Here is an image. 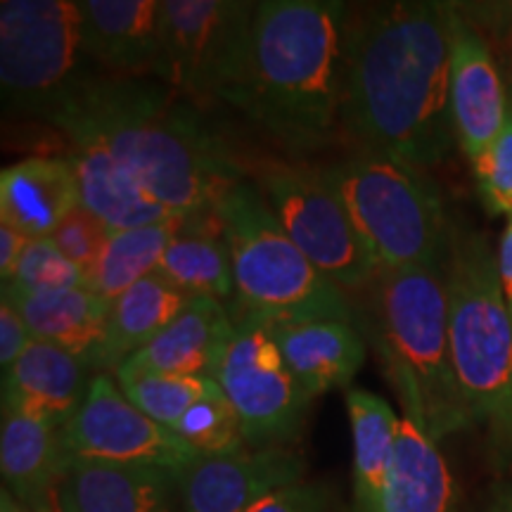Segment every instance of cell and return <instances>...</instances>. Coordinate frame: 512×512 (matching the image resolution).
<instances>
[{"instance_id":"6da1fadb","label":"cell","mask_w":512,"mask_h":512,"mask_svg":"<svg viewBox=\"0 0 512 512\" xmlns=\"http://www.w3.org/2000/svg\"><path fill=\"white\" fill-rule=\"evenodd\" d=\"M342 131L358 150L437 169L458 145L451 112V5H349Z\"/></svg>"},{"instance_id":"7a4b0ae2","label":"cell","mask_w":512,"mask_h":512,"mask_svg":"<svg viewBox=\"0 0 512 512\" xmlns=\"http://www.w3.org/2000/svg\"><path fill=\"white\" fill-rule=\"evenodd\" d=\"M48 124L100 136L171 214L214 209L245 181L200 105L155 76H88Z\"/></svg>"},{"instance_id":"3957f363","label":"cell","mask_w":512,"mask_h":512,"mask_svg":"<svg viewBox=\"0 0 512 512\" xmlns=\"http://www.w3.org/2000/svg\"><path fill=\"white\" fill-rule=\"evenodd\" d=\"M339 0L256 3L240 110L287 155H316L342 136L344 19Z\"/></svg>"},{"instance_id":"277c9868","label":"cell","mask_w":512,"mask_h":512,"mask_svg":"<svg viewBox=\"0 0 512 512\" xmlns=\"http://www.w3.org/2000/svg\"><path fill=\"white\" fill-rule=\"evenodd\" d=\"M368 297L366 330L403 411L437 441L470 430L448 335V294L441 268H380Z\"/></svg>"},{"instance_id":"5b68a950","label":"cell","mask_w":512,"mask_h":512,"mask_svg":"<svg viewBox=\"0 0 512 512\" xmlns=\"http://www.w3.org/2000/svg\"><path fill=\"white\" fill-rule=\"evenodd\" d=\"M448 335L472 425L486 432L498 465L512 458V320L486 235L453 223L444 261Z\"/></svg>"},{"instance_id":"8992f818","label":"cell","mask_w":512,"mask_h":512,"mask_svg":"<svg viewBox=\"0 0 512 512\" xmlns=\"http://www.w3.org/2000/svg\"><path fill=\"white\" fill-rule=\"evenodd\" d=\"M235 275V313L264 323L304 320H347L356 325V311L337 285L287 238L264 192L252 181H240L216 202Z\"/></svg>"},{"instance_id":"52a82bcc","label":"cell","mask_w":512,"mask_h":512,"mask_svg":"<svg viewBox=\"0 0 512 512\" xmlns=\"http://www.w3.org/2000/svg\"><path fill=\"white\" fill-rule=\"evenodd\" d=\"M320 171L344 202L377 266L444 268L453 221L425 171L366 150Z\"/></svg>"},{"instance_id":"ba28073f","label":"cell","mask_w":512,"mask_h":512,"mask_svg":"<svg viewBox=\"0 0 512 512\" xmlns=\"http://www.w3.org/2000/svg\"><path fill=\"white\" fill-rule=\"evenodd\" d=\"M86 60L72 0L0 3V91L10 112L53 119L91 76Z\"/></svg>"},{"instance_id":"9c48e42d","label":"cell","mask_w":512,"mask_h":512,"mask_svg":"<svg viewBox=\"0 0 512 512\" xmlns=\"http://www.w3.org/2000/svg\"><path fill=\"white\" fill-rule=\"evenodd\" d=\"M256 3L162 0L155 79L192 102L238 107L252 64Z\"/></svg>"},{"instance_id":"30bf717a","label":"cell","mask_w":512,"mask_h":512,"mask_svg":"<svg viewBox=\"0 0 512 512\" xmlns=\"http://www.w3.org/2000/svg\"><path fill=\"white\" fill-rule=\"evenodd\" d=\"M259 188L287 238L344 294L366 292L380 266L363 245L347 207L320 169L271 164Z\"/></svg>"},{"instance_id":"8fae6325","label":"cell","mask_w":512,"mask_h":512,"mask_svg":"<svg viewBox=\"0 0 512 512\" xmlns=\"http://www.w3.org/2000/svg\"><path fill=\"white\" fill-rule=\"evenodd\" d=\"M214 380L233 403L249 448L285 446L299 437L313 399L264 320L235 313Z\"/></svg>"},{"instance_id":"7c38bea8","label":"cell","mask_w":512,"mask_h":512,"mask_svg":"<svg viewBox=\"0 0 512 512\" xmlns=\"http://www.w3.org/2000/svg\"><path fill=\"white\" fill-rule=\"evenodd\" d=\"M69 463L150 467L181 477L197 456L174 432L133 406L110 373H95L88 396L60 430Z\"/></svg>"},{"instance_id":"4fadbf2b","label":"cell","mask_w":512,"mask_h":512,"mask_svg":"<svg viewBox=\"0 0 512 512\" xmlns=\"http://www.w3.org/2000/svg\"><path fill=\"white\" fill-rule=\"evenodd\" d=\"M510 107L489 43L467 12L451 5V112L467 162L494 143Z\"/></svg>"},{"instance_id":"5bb4252c","label":"cell","mask_w":512,"mask_h":512,"mask_svg":"<svg viewBox=\"0 0 512 512\" xmlns=\"http://www.w3.org/2000/svg\"><path fill=\"white\" fill-rule=\"evenodd\" d=\"M302 453L287 446L197 458L178 477L185 512H252L264 498L304 482Z\"/></svg>"},{"instance_id":"9a60e30c","label":"cell","mask_w":512,"mask_h":512,"mask_svg":"<svg viewBox=\"0 0 512 512\" xmlns=\"http://www.w3.org/2000/svg\"><path fill=\"white\" fill-rule=\"evenodd\" d=\"M60 131L72 143L67 157L76 171L79 204L105 221L112 233L181 216L162 207L93 131L83 126H64Z\"/></svg>"},{"instance_id":"2e32d148","label":"cell","mask_w":512,"mask_h":512,"mask_svg":"<svg viewBox=\"0 0 512 512\" xmlns=\"http://www.w3.org/2000/svg\"><path fill=\"white\" fill-rule=\"evenodd\" d=\"M83 53L114 76H152L162 46V0H76Z\"/></svg>"},{"instance_id":"e0dca14e","label":"cell","mask_w":512,"mask_h":512,"mask_svg":"<svg viewBox=\"0 0 512 512\" xmlns=\"http://www.w3.org/2000/svg\"><path fill=\"white\" fill-rule=\"evenodd\" d=\"M69 458L60 427L34 415L3 411L0 470L8 489L29 512H60L69 482Z\"/></svg>"},{"instance_id":"ac0fdd59","label":"cell","mask_w":512,"mask_h":512,"mask_svg":"<svg viewBox=\"0 0 512 512\" xmlns=\"http://www.w3.org/2000/svg\"><path fill=\"white\" fill-rule=\"evenodd\" d=\"M93 375L83 358L34 339L3 375V411L34 415L62 430L86 401Z\"/></svg>"},{"instance_id":"d6986e66","label":"cell","mask_w":512,"mask_h":512,"mask_svg":"<svg viewBox=\"0 0 512 512\" xmlns=\"http://www.w3.org/2000/svg\"><path fill=\"white\" fill-rule=\"evenodd\" d=\"M292 375L316 399L354 380L368 356L361 330L347 320L266 323Z\"/></svg>"},{"instance_id":"ffe728a7","label":"cell","mask_w":512,"mask_h":512,"mask_svg":"<svg viewBox=\"0 0 512 512\" xmlns=\"http://www.w3.org/2000/svg\"><path fill=\"white\" fill-rule=\"evenodd\" d=\"M79 207V183L69 157H29L0 174V221L31 240L50 238Z\"/></svg>"},{"instance_id":"44dd1931","label":"cell","mask_w":512,"mask_h":512,"mask_svg":"<svg viewBox=\"0 0 512 512\" xmlns=\"http://www.w3.org/2000/svg\"><path fill=\"white\" fill-rule=\"evenodd\" d=\"M230 332H233V316L226 306L214 299H195L162 335L152 339L119 368L214 377Z\"/></svg>"},{"instance_id":"7402d4cb","label":"cell","mask_w":512,"mask_h":512,"mask_svg":"<svg viewBox=\"0 0 512 512\" xmlns=\"http://www.w3.org/2000/svg\"><path fill=\"white\" fill-rule=\"evenodd\" d=\"M195 297L178 290L157 271L140 280L112 302L107 332L91 368L95 373H117L121 363L162 335Z\"/></svg>"},{"instance_id":"603a6c76","label":"cell","mask_w":512,"mask_h":512,"mask_svg":"<svg viewBox=\"0 0 512 512\" xmlns=\"http://www.w3.org/2000/svg\"><path fill=\"white\" fill-rule=\"evenodd\" d=\"M69 494L76 512H185L178 477L150 467L74 460Z\"/></svg>"},{"instance_id":"cb8c5ba5","label":"cell","mask_w":512,"mask_h":512,"mask_svg":"<svg viewBox=\"0 0 512 512\" xmlns=\"http://www.w3.org/2000/svg\"><path fill=\"white\" fill-rule=\"evenodd\" d=\"M380 512H456V482L437 441L406 413Z\"/></svg>"},{"instance_id":"d4e9b609","label":"cell","mask_w":512,"mask_h":512,"mask_svg":"<svg viewBox=\"0 0 512 512\" xmlns=\"http://www.w3.org/2000/svg\"><path fill=\"white\" fill-rule=\"evenodd\" d=\"M3 294L15 302L31 337L69 351L91 366L105 339L112 302L102 299L91 287L38 294L12 292L3 287Z\"/></svg>"},{"instance_id":"484cf974","label":"cell","mask_w":512,"mask_h":512,"mask_svg":"<svg viewBox=\"0 0 512 512\" xmlns=\"http://www.w3.org/2000/svg\"><path fill=\"white\" fill-rule=\"evenodd\" d=\"M157 273L195 299H214L230 311L238 299L233 261L214 209L188 216L183 233L171 242Z\"/></svg>"},{"instance_id":"4316f807","label":"cell","mask_w":512,"mask_h":512,"mask_svg":"<svg viewBox=\"0 0 512 512\" xmlns=\"http://www.w3.org/2000/svg\"><path fill=\"white\" fill-rule=\"evenodd\" d=\"M347 411L354 437V512H380L401 418L366 389H349Z\"/></svg>"},{"instance_id":"83f0119b","label":"cell","mask_w":512,"mask_h":512,"mask_svg":"<svg viewBox=\"0 0 512 512\" xmlns=\"http://www.w3.org/2000/svg\"><path fill=\"white\" fill-rule=\"evenodd\" d=\"M188 216L150 223L131 230L112 233L88 287L107 302H117L121 294L157 271L159 261L178 235L183 233Z\"/></svg>"},{"instance_id":"f1b7e54d","label":"cell","mask_w":512,"mask_h":512,"mask_svg":"<svg viewBox=\"0 0 512 512\" xmlns=\"http://www.w3.org/2000/svg\"><path fill=\"white\" fill-rule=\"evenodd\" d=\"M114 380L133 406L140 408L147 418L164 425L166 430H174L176 422L216 387L214 377L147 373V370L126 368H119Z\"/></svg>"},{"instance_id":"f546056e","label":"cell","mask_w":512,"mask_h":512,"mask_svg":"<svg viewBox=\"0 0 512 512\" xmlns=\"http://www.w3.org/2000/svg\"><path fill=\"white\" fill-rule=\"evenodd\" d=\"M171 432L200 458L235 456L249 448L238 413L219 382L176 422Z\"/></svg>"},{"instance_id":"4dcf8cb0","label":"cell","mask_w":512,"mask_h":512,"mask_svg":"<svg viewBox=\"0 0 512 512\" xmlns=\"http://www.w3.org/2000/svg\"><path fill=\"white\" fill-rule=\"evenodd\" d=\"M12 292L38 294L55 290H74V287H88L86 273L64 256L50 238L31 240L24 249L15 275L8 285Z\"/></svg>"},{"instance_id":"1f68e13d","label":"cell","mask_w":512,"mask_h":512,"mask_svg":"<svg viewBox=\"0 0 512 512\" xmlns=\"http://www.w3.org/2000/svg\"><path fill=\"white\" fill-rule=\"evenodd\" d=\"M475 171L477 195L486 214L491 219L496 216H512V107L505 119L503 131L498 133L482 155L472 159Z\"/></svg>"},{"instance_id":"d6a6232c","label":"cell","mask_w":512,"mask_h":512,"mask_svg":"<svg viewBox=\"0 0 512 512\" xmlns=\"http://www.w3.org/2000/svg\"><path fill=\"white\" fill-rule=\"evenodd\" d=\"M112 238V230L105 221L98 219L91 209H86L83 204L74 207L67 214V219H62L50 240L55 242L57 249L67 256L72 264H76L86 273V278L91 280V275L98 266L102 252H105L107 242Z\"/></svg>"},{"instance_id":"836d02e7","label":"cell","mask_w":512,"mask_h":512,"mask_svg":"<svg viewBox=\"0 0 512 512\" xmlns=\"http://www.w3.org/2000/svg\"><path fill=\"white\" fill-rule=\"evenodd\" d=\"M328 505V486L316 482H297L264 498L252 512H325Z\"/></svg>"},{"instance_id":"e575fe53","label":"cell","mask_w":512,"mask_h":512,"mask_svg":"<svg viewBox=\"0 0 512 512\" xmlns=\"http://www.w3.org/2000/svg\"><path fill=\"white\" fill-rule=\"evenodd\" d=\"M34 342L22 313L8 294H0V370L3 375L15 366L19 356Z\"/></svg>"},{"instance_id":"d590c367","label":"cell","mask_w":512,"mask_h":512,"mask_svg":"<svg viewBox=\"0 0 512 512\" xmlns=\"http://www.w3.org/2000/svg\"><path fill=\"white\" fill-rule=\"evenodd\" d=\"M29 242L31 238H27L22 230L10 226L8 221H0V280H3V285L12 280Z\"/></svg>"},{"instance_id":"8d00e7d4","label":"cell","mask_w":512,"mask_h":512,"mask_svg":"<svg viewBox=\"0 0 512 512\" xmlns=\"http://www.w3.org/2000/svg\"><path fill=\"white\" fill-rule=\"evenodd\" d=\"M496 261H498V280H501L503 299L505 304H508L510 320H512V216L508 219V223H505L501 240H498Z\"/></svg>"},{"instance_id":"74e56055","label":"cell","mask_w":512,"mask_h":512,"mask_svg":"<svg viewBox=\"0 0 512 512\" xmlns=\"http://www.w3.org/2000/svg\"><path fill=\"white\" fill-rule=\"evenodd\" d=\"M491 512H512V486L503 491L501 498L494 503V508H491Z\"/></svg>"},{"instance_id":"f35d334b","label":"cell","mask_w":512,"mask_h":512,"mask_svg":"<svg viewBox=\"0 0 512 512\" xmlns=\"http://www.w3.org/2000/svg\"><path fill=\"white\" fill-rule=\"evenodd\" d=\"M60 512H76L74 503H72V494H69V482H67V491H64V501H62V510Z\"/></svg>"},{"instance_id":"ab89813d","label":"cell","mask_w":512,"mask_h":512,"mask_svg":"<svg viewBox=\"0 0 512 512\" xmlns=\"http://www.w3.org/2000/svg\"><path fill=\"white\" fill-rule=\"evenodd\" d=\"M508 46L512 50V12H510V19H508Z\"/></svg>"}]
</instances>
